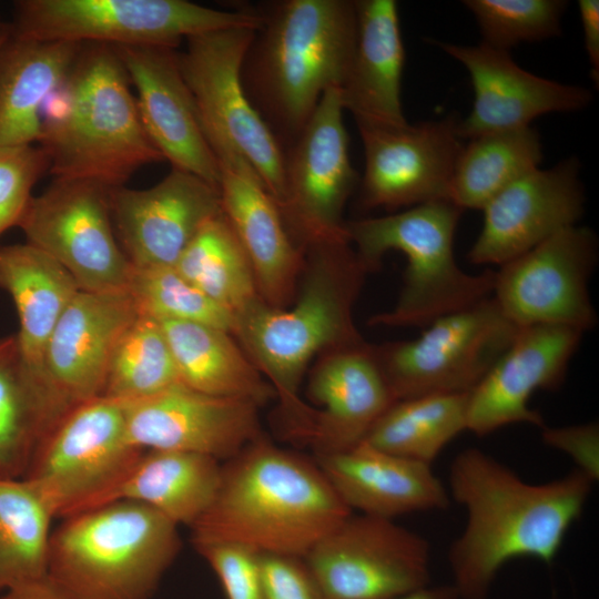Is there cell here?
<instances>
[{"label":"cell","instance_id":"cell-19","mask_svg":"<svg viewBox=\"0 0 599 599\" xmlns=\"http://www.w3.org/2000/svg\"><path fill=\"white\" fill-rule=\"evenodd\" d=\"M118 242L133 267L174 266L202 224L222 210L219 189L172 167L158 184L110 189Z\"/></svg>","mask_w":599,"mask_h":599},{"label":"cell","instance_id":"cell-37","mask_svg":"<svg viewBox=\"0 0 599 599\" xmlns=\"http://www.w3.org/2000/svg\"><path fill=\"white\" fill-rule=\"evenodd\" d=\"M176 383L179 373L160 321L139 314L114 348L102 396L131 403Z\"/></svg>","mask_w":599,"mask_h":599},{"label":"cell","instance_id":"cell-25","mask_svg":"<svg viewBox=\"0 0 599 599\" xmlns=\"http://www.w3.org/2000/svg\"><path fill=\"white\" fill-rule=\"evenodd\" d=\"M307 396L321 406L307 438L316 456L362 443L397 402L368 343L321 355L309 374Z\"/></svg>","mask_w":599,"mask_h":599},{"label":"cell","instance_id":"cell-23","mask_svg":"<svg viewBox=\"0 0 599 599\" xmlns=\"http://www.w3.org/2000/svg\"><path fill=\"white\" fill-rule=\"evenodd\" d=\"M433 43L460 62L470 77L475 98L471 111L458 123L461 140L529 126L540 115L580 111L592 101L589 89L532 74L520 68L508 51L481 42Z\"/></svg>","mask_w":599,"mask_h":599},{"label":"cell","instance_id":"cell-17","mask_svg":"<svg viewBox=\"0 0 599 599\" xmlns=\"http://www.w3.org/2000/svg\"><path fill=\"white\" fill-rule=\"evenodd\" d=\"M139 314L129 292L79 291L70 302L43 355L44 385L58 424L102 396L114 348Z\"/></svg>","mask_w":599,"mask_h":599},{"label":"cell","instance_id":"cell-47","mask_svg":"<svg viewBox=\"0 0 599 599\" xmlns=\"http://www.w3.org/2000/svg\"><path fill=\"white\" fill-rule=\"evenodd\" d=\"M10 34H11V23L3 22V24L0 27V53L4 44L7 43L8 39L10 38Z\"/></svg>","mask_w":599,"mask_h":599},{"label":"cell","instance_id":"cell-3","mask_svg":"<svg viewBox=\"0 0 599 599\" xmlns=\"http://www.w3.org/2000/svg\"><path fill=\"white\" fill-rule=\"evenodd\" d=\"M352 512L316 461L263 435L222 463L217 493L190 527L191 541L304 558Z\"/></svg>","mask_w":599,"mask_h":599},{"label":"cell","instance_id":"cell-18","mask_svg":"<svg viewBox=\"0 0 599 599\" xmlns=\"http://www.w3.org/2000/svg\"><path fill=\"white\" fill-rule=\"evenodd\" d=\"M258 409L252 402L209 395L180 382L126 403V432L143 450L194 453L223 463L264 435Z\"/></svg>","mask_w":599,"mask_h":599},{"label":"cell","instance_id":"cell-12","mask_svg":"<svg viewBox=\"0 0 599 599\" xmlns=\"http://www.w3.org/2000/svg\"><path fill=\"white\" fill-rule=\"evenodd\" d=\"M109 192L90 181L54 179L31 196L17 224L27 243L61 264L81 291L128 292L133 266L114 232Z\"/></svg>","mask_w":599,"mask_h":599},{"label":"cell","instance_id":"cell-31","mask_svg":"<svg viewBox=\"0 0 599 599\" xmlns=\"http://www.w3.org/2000/svg\"><path fill=\"white\" fill-rule=\"evenodd\" d=\"M222 463L174 450H144L104 504L131 500L146 505L179 525L192 527L217 493Z\"/></svg>","mask_w":599,"mask_h":599},{"label":"cell","instance_id":"cell-7","mask_svg":"<svg viewBox=\"0 0 599 599\" xmlns=\"http://www.w3.org/2000/svg\"><path fill=\"white\" fill-rule=\"evenodd\" d=\"M463 211L451 201H435L345 222L346 236L368 272L379 268L388 251L407 258L397 303L374 315L370 325L425 327L493 295L494 271L469 274L455 260L454 237Z\"/></svg>","mask_w":599,"mask_h":599},{"label":"cell","instance_id":"cell-27","mask_svg":"<svg viewBox=\"0 0 599 599\" xmlns=\"http://www.w3.org/2000/svg\"><path fill=\"white\" fill-rule=\"evenodd\" d=\"M355 47L339 89L356 124H407L400 99L405 50L397 2L355 0Z\"/></svg>","mask_w":599,"mask_h":599},{"label":"cell","instance_id":"cell-44","mask_svg":"<svg viewBox=\"0 0 599 599\" xmlns=\"http://www.w3.org/2000/svg\"><path fill=\"white\" fill-rule=\"evenodd\" d=\"M578 8L583 32L585 49L590 63L591 78L599 84V1L579 0Z\"/></svg>","mask_w":599,"mask_h":599},{"label":"cell","instance_id":"cell-14","mask_svg":"<svg viewBox=\"0 0 599 599\" xmlns=\"http://www.w3.org/2000/svg\"><path fill=\"white\" fill-rule=\"evenodd\" d=\"M343 112L338 87L327 89L284 152L285 199L280 211L292 238L303 250L347 238L343 212L357 173L349 160Z\"/></svg>","mask_w":599,"mask_h":599},{"label":"cell","instance_id":"cell-45","mask_svg":"<svg viewBox=\"0 0 599 599\" xmlns=\"http://www.w3.org/2000/svg\"><path fill=\"white\" fill-rule=\"evenodd\" d=\"M0 599H74L47 577L0 595Z\"/></svg>","mask_w":599,"mask_h":599},{"label":"cell","instance_id":"cell-13","mask_svg":"<svg viewBox=\"0 0 599 599\" xmlns=\"http://www.w3.org/2000/svg\"><path fill=\"white\" fill-rule=\"evenodd\" d=\"M304 560L326 599H397L430 582L427 539L364 514H351Z\"/></svg>","mask_w":599,"mask_h":599},{"label":"cell","instance_id":"cell-30","mask_svg":"<svg viewBox=\"0 0 599 599\" xmlns=\"http://www.w3.org/2000/svg\"><path fill=\"white\" fill-rule=\"evenodd\" d=\"M179 378L209 395L240 398L260 408L276 394L232 333L185 321H160Z\"/></svg>","mask_w":599,"mask_h":599},{"label":"cell","instance_id":"cell-28","mask_svg":"<svg viewBox=\"0 0 599 599\" xmlns=\"http://www.w3.org/2000/svg\"><path fill=\"white\" fill-rule=\"evenodd\" d=\"M0 287L18 313L16 336L23 367L55 423L43 379V355L58 321L81 290L61 264L27 242L0 246Z\"/></svg>","mask_w":599,"mask_h":599},{"label":"cell","instance_id":"cell-26","mask_svg":"<svg viewBox=\"0 0 599 599\" xmlns=\"http://www.w3.org/2000/svg\"><path fill=\"white\" fill-rule=\"evenodd\" d=\"M315 461L352 511L394 519L441 510L450 502L430 465L389 454L365 440L344 451L316 456Z\"/></svg>","mask_w":599,"mask_h":599},{"label":"cell","instance_id":"cell-29","mask_svg":"<svg viewBox=\"0 0 599 599\" xmlns=\"http://www.w3.org/2000/svg\"><path fill=\"white\" fill-rule=\"evenodd\" d=\"M82 44L14 35L0 53V149L33 145L45 104L64 83Z\"/></svg>","mask_w":599,"mask_h":599},{"label":"cell","instance_id":"cell-34","mask_svg":"<svg viewBox=\"0 0 599 599\" xmlns=\"http://www.w3.org/2000/svg\"><path fill=\"white\" fill-rule=\"evenodd\" d=\"M52 519L29 481L0 477V595L47 577Z\"/></svg>","mask_w":599,"mask_h":599},{"label":"cell","instance_id":"cell-1","mask_svg":"<svg viewBox=\"0 0 599 599\" xmlns=\"http://www.w3.org/2000/svg\"><path fill=\"white\" fill-rule=\"evenodd\" d=\"M448 483L449 496L467 515L464 531L448 551L459 599H486L510 560L528 557L551 565L593 484L578 469L530 484L478 448L454 458Z\"/></svg>","mask_w":599,"mask_h":599},{"label":"cell","instance_id":"cell-24","mask_svg":"<svg viewBox=\"0 0 599 599\" xmlns=\"http://www.w3.org/2000/svg\"><path fill=\"white\" fill-rule=\"evenodd\" d=\"M113 48L135 88L143 128L163 160L219 189V163L181 73L176 48Z\"/></svg>","mask_w":599,"mask_h":599},{"label":"cell","instance_id":"cell-41","mask_svg":"<svg viewBox=\"0 0 599 599\" xmlns=\"http://www.w3.org/2000/svg\"><path fill=\"white\" fill-rule=\"evenodd\" d=\"M193 546L215 572L226 599H267L258 552L234 542Z\"/></svg>","mask_w":599,"mask_h":599},{"label":"cell","instance_id":"cell-21","mask_svg":"<svg viewBox=\"0 0 599 599\" xmlns=\"http://www.w3.org/2000/svg\"><path fill=\"white\" fill-rule=\"evenodd\" d=\"M580 163L569 158L520 177L484 207L481 231L468 252L476 265H502L572 225L585 210Z\"/></svg>","mask_w":599,"mask_h":599},{"label":"cell","instance_id":"cell-39","mask_svg":"<svg viewBox=\"0 0 599 599\" xmlns=\"http://www.w3.org/2000/svg\"><path fill=\"white\" fill-rule=\"evenodd\" d=\"M485 43L508 51L522 42L559 35L567 8L562 0H465Z\"/></svg>","mask_w":599,"mask_h":599},{"label":"cell","instance_id":"cell-38","mask_svg":"<svg viewBox=\"0 0 599 599\" xmlns=\"http://www.w3.org/2000/svg\"><path fill=\"white\" fill-rule=\"evenodd\" d=\"M128 292L140 314L233 332L234 315L193 286L174 266L133 267Z\"/></svg>","mask_w":599,"mask_h":599},{"label":"cell","instance_id":"cell-8","mask_svg":"<svg viewBox=\"0 0 599 599\" xmlns=\"http://www.w3.org/2000/svg\"><path fill=\"white\" fill-rule=\"evenodd\" d=\"M14 35L110 47L176 48L182 40L229 28H257L255 10L225 11L186 0H22Z\"/></svg>","mask_w":599,"mask_h":599},{"label":"cell","instance_id":"cell-2","mask_svg":"<svg viewBox=\"0 0 599 599\" xmlns=\"http://www.w3.org/2000/svg\"><path fill=\"white\" fill-rule=\"evenodd\" d=\"M367 273L347 238L312 244L291 307L260 297L234 315L232 334L274 388L290 438L306 441L314 424L316 409L298 394L309 362L366 344L353 307Z\"/></svg>","mask_w":599,"mask_h":599},{"label":"cell","instance_id":"cell-5","mask_svg":"<svg viewBox=\"0 0 599 599\" xmlns=\"http://www.w3.org/2000/svg\"><path fill=\"white\" fill-rule=\"evenodd\" d=\"M130 84L113 47L82 44L43 110L39 143L54 179L113 189L142 166L163 161L143 128Z\"/></svg>","mask_w":599,"mask_h":599},{"label":"cell","instance_id":"cell-4","mask_svg":"<svg viewBox=\"0 0 599 599\" xmlns=\"http://www.w3.org/2000/svg\"><path fill=\"white\" fill-rule=\"evenodd\" d=\"M244 55L245 93L283 152L297 139L324 92L339 87L357 32L352 0H283L260 11Z\"/></svg>","mask_w":599,"mask_h":599},{"label":"cell","instance_id":"cell-33","mask_svg":"<svg viewBox=\"0 0 599 599\" xmlns=\"http://www.w3.org/2000/svg\"><path fill=\"white\" fill-rule=\"evenodd\" d=\"M468 393L433 394L394 403L364 439L393 455L430 465L467 430Z\"/></svg>","mask_w":599,"mask_h":599},{"label":"cell","instance_id":"cell-48","mask_svg":"<svg viewBox=\"0 0 599 599\" xmlns=\"http://www.w3.org/2000/svg\"><path fill=\"white\" fill-rule=\"evenodd\" d=\"M2 24H3V22H2V21H0V27H1Z\"/></svg>","mask_w":599,"mask_h":599},{"label":"cell","instance_id":"cell-42","mask_svg":"<svg viewBox=\"0 0 599 599\" xmlns=\"http://www.w3.org/2000/svg\"><path fill=\"white\" fill-rule=\"evenodd\" d=\"M267 599H326L304 558L260 554Z\"/></svg>","mask_w":599,"mask_h":599},{"label":"cell","instance_id":"cell-22","mask_svg":"<svg viewBox=\"0 0 599 599\" xmlns=\"http://www.w3.org/2000/svg\"><path fill=\"white\" fill-rule=\"evenodd\" d=\"M211 149L220 169L222 210L250 260L258 295L273 307H287L297 292L304 250L246 159L224 143Z\"/></svg>","mask_w":599,"mask_h":599},{"label":"cell","instance_id":"cell-46","mask_svg":"<svg viewBox=\"0 0 599 599\" xmlns=\"http://www.w3.org/2000/svg\"><path fill=\"white\" fill-rule=\"evenodd\" d=\"M397 599H459L453 585L427 586Z\"/></svg>","mask_w":599,"mask_h":599},{"label":"cell","instance_id":"cell-6","mask_svg":"<svg viewBox=\"0 0 599 599\" xmlns=\"http://www.w3.org/2000/svg\"><path fill=\"white\" fill-rule=\"evenodd\" d=\"M181 545L167 517L116 500L62 519L51 532L47 576L74 599H150Z\"/></svg>","mask_w":599,"mask_h":599},{"label":"cell","instance_id":"cell-35","mask_svg":"<svg viewBox=\"0 0 599 599\" xmlns=\"http://www.w3.org/2000/svg\"><path fill=\"white\" fill-rule=\"evenodd\" d=\"M174 267L233 315L261 297L250 260L223 211L202 224Z\"/></svg>","mask_w":599,"mask_h":599},{"label":"cell","instance_id":"cell-40","mask_svg":"<svg viewBox=\"0 0 599 599\" xmlns=\"http://www.w3.org/2000/svg\"><path fill=\"white\" fill-rule=\"evenodd\" d=\"M48 171V160L39 146L0 149V235L17 226L31 191Z\"/></svg>","mask_w":599,"mask_h":599},{"label":"cell","instance_id":"cell-20","mask_svg":"<svg viewBox=\"0 0 599 599\" xmlns=\"http://www.w3.org/2000/svg\"><path fill=\"white\" fill-rule=\"evenodd\" d=\"M582 334L561 325L519 327L506 352L468 393L467 430L486 436L518 423L545 427L529 399L536 390L561 386Z\"/></svg>","mask_w":599,"mask_h":599},{"label":"cell","instance_id":"cell-43","mask_svg":"<svg viewBox=\"0 0 599 599\" xmlns=\"http://www.w3.org/2000/svg\"><path fill=\"white\" fill-rule=\"evenodd\" d=\"M541 438L550 447L569 455L577 469L593 483L599 478V427L587 423L566 427H542Z\"/></svg>","mask_w":599,"mask_h":599},{"label":"cell","instance_id":"cell-32","mask_svg":"<svg viewBox=\"0 0 599 599\" xmlns=\"http://www.w3.org/2000/svg\"><path fill=\"white\" fill-rule=\"evenodd\" d=\"M542 158L540 135L531 125L473 138L457 158L450 201L461 210H483L504 189L539 169Z\"/></svg>","mask_w":599,"mask_h":599},{"label":"cell","instance_id":"cell-10","mask_svg":"<svg viewBox=\"0 0 599 599\" xmlns=\"http://www.w3.org/2000/svg\"><path fill=\"white\" fill-rule=\"evenodd\" d=\"M257 28L214 30L186 39L179 65L210 145L238 151L282 206L285 199L284 152L250 102L241 67Z\"/></svg>","mask_w":599,"mask_h":599},{"label":"cell","instance_id":"cell-9","mask_svg":"<svg viewBox=\"0 0 599 599\" xmlns=\"http://www.w3.org/2000/svg\"><path fill=\"white\" fill-rule=\"evenodd\" d=\"M144 450L126 432V402L104 396L65 415L37 446L23 479L54 518L101 506Z\"/></svg>","mask_w":599,"mask_h":599},{"label":"cell","instance_id":"cell-36","mask_svg":"<svg viewBox=\"0 0 599 599\" xmlns=\"http://www.w3.org/2000/svg\"><path fill=\"white\" fill-rule=\"evenodd\" d=\"M51 428L48 409L23 367L17 336L0 338V477L22 478Z\"/></svg>","mask_w":599,"mask_h":599},{"label":"cell","instance_id":"cell-15","mask_svg":"<svg viewBox=\"0 0 599 599\" xmlns=\"http://www.w3.org/2000/svg\"><path fill=\"white\" fill-rule=\"evenodd\" d=\"M597 260L595 232L569 226L500 265L491 297L518 327L548 324L585 333L597 323L588 292Z\"/></svg>","mask_w":599,"mask_h":599},{"label":"cell","instance_id":"cell-16","mask_svg":"<svg viewBox=\"0 0 599 599\" xmlns=\"http://www.w3.org/2000/svg\"><path fill=\"white\" fill-rule=\"evenodd\" d=\"M458 123L451 113L402 126L357 124L365 155L361 205L394 210L450 201L463 148Z\"/></svg>","mask_w":599,"mask_h":599},{"label":"cell","instance_id":"cell-11","mask_svg":"<svg viewBox=\"0 0 599 599\" xmlns=\"http://www.w3.org/2000/svg\"><path fill=\"white\" fill-rule=\"evenodd\" d=\"M490 296L444 315L409 341L372 344L396 398L471 392L518 331Z\"/></svg>","mask_w":599,"mask_h":599}]
</instances>
